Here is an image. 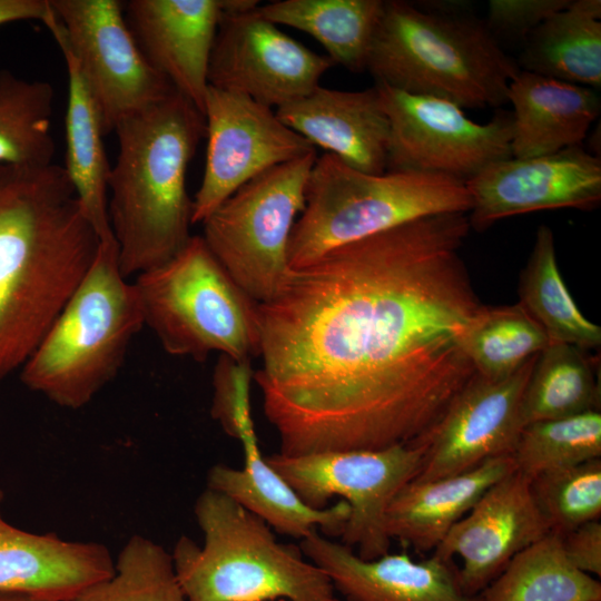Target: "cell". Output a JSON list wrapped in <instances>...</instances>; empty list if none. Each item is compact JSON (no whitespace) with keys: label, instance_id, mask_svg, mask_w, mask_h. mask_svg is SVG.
I'll return each instance as SVG.
<instances>
[{"label":"cell","instance_id":"cell-1","mask_svg":"<svg viewBox=\"0 0 601 601\" xmlns=\"http://www.w3.org/2000/svg\"><path fill=\"white\" fill-rule=\"evenodd\" d=\"M466 214L422 217L290 268L259 304L263 411L284 455L425 442L474 376Z\"/></svg>","mask_w":601,"mask_h":601},{"label":"cell","instance_id":"cell-2","mask_svg":"<svg viewBox=\"0 0 601 601\" xmlns=\"http://www.w3.org/2000/svg\"><path fill=\"white\" fill-rule=\"evenodd\" d=\"M99 244L63 166L0 164V382L37 348Z\"/></svg>","mask_w":601,"mask_h":601},{"label":"cell","instance_id":"cell-3","mask_svg":"<svg viewBox=\"0 0 601 601\" xmlns=\"http://www.w3.org/2000/svg\"><path fill=\"white\" fill-rule=\"evenodd\" d=\"M108 177V217L122 275L128 278L174 257L191 237L193 199L186 177L203 138V112L175 90L121 119Z\"/></svg>","mask_w":601,"mask_h":601},{"label":"cell","instance_id":"cell-4","mask_svg":"<svg viewBox=\"0 0 601 601\" xmlns=\"http://www.w3.org/2000/svg\"><path fill=\"white\" fill-rule=\"evenodd\" d=\"M466 1H385L366 70L394 89L461 108L508 102L520 68Z\"/></svg>","mask_w":601,"mask_h":601},{"label":"cell","instance_id":"cell-5","mask_svg":"<svg viewBox=\"0 0 601 601\" xmlns=\"http://www.w3.org/2000/svg\"><path fill=\"white\" fill-rule=\"evenodd\" d=\"M199 546L181 535L171 553L187 601H337L328 577L299 548L230 497L206 489L195 503Z\"/></svg>","mask_w":601,"mask_h":601},{"label":"cell","instance_id":"cell-6","mask_svg":"<svg viewBox=\"0 0 601 601\" xmlns=\"http://www.w3.org/2000/svg\"><path fill=\"white\" fill-rule=\"evenodd\" d=\"M145 326L134 286L122 275L115 238L96 257L68 302L21 367L20 378L66 408L88 404L119 372Z\"/></svg>","mask_w":601,"mask_h":601},{"label":"cell","instance_id":"cell-7","mask_svg":"<svg viewBox=\"0 0 601 601\" xmlns=\"http://www.w3.org/2000/svg\"><path fill=\"white\" fill-rule=\"evenodd\" d=\"M465 181L444 175L386 170L367 174L333 154L317 156L303 211L288 243L290 268L338 246L433 215L466 214Z\"/></svg>","mask_w":601,"mask_h":601},{"label":"cell","instance_id":"cell-8","mask_svg":"<svg viewBox=\"0 0 601 601\" xmlns=\"http://www.w3.org/2000/svg\"><path fill=\"white\" fill-rule=\"evenodd\" d=\"M144 324L173 356L205 362L219 353L260 356L259 304L227 273L203 236H191L166 263L136 276Z\"/></svg>","mask_w":601,"mask_h":601},{"label":"cell","instance_id":"cell-9","mask_svg":"<svg viewBox=\"0 0 601 601\" xmlns=\"http://www.w3.org/2000/svg\"><path fill=\"white\" fill-rule=\"evenodd\" d=\"M316 158L315 150L259 174L201 223L210 252L258 304L277 293L290 269L289 237Z\"/></svg>","mask_w":601,"mask_h":601},{"label":"cell","instance_id":"cell-10","mask_svg":"<svg viewBox=\"0 0 601 601\" xmlns=\"http://www.w3.org/2000/svg\"><path fill=\"white\" fill-rule=\"evenodd\" d=\"M426 450L427 442L381 450L274 453L266 460L312 509L326 508L333 496L343 497L351 513L341 543L355 546L359 558L373 560L390 551L386 510L396 493L418 474Z\"/></svg>","mask_w":601,"mask_h":601},{"label":"cell","instance_id":"cell-11","mask_svg":"<svg viewBox=\"0 0 601 601\" xmlns=\"http://www.w3.org/2000/svg\"><path fill=\"white\" fill-rule=\"evenodd\" d=\"M390 122L386 170L444 175L469 180L486 166L512 157V114L497 111L479 124L442 98L375 83Z\"/></svg>","mask_w":601,"mask_h":601},{"label":"cell","instance_id":"cell-12","mask_svg":"<svg viewBox=\"0 0 601 601\" xmlns=\"http://www.w3.org/2000/svg\"><path fill=\"white\" fill-rule=\"evenodd\" d=\"M93 98L105 136L176 89L139 49L117 0H49Z\"/></svg>","mask_w":601,"mask_h":601},{"label":"cell","instance_id":"cell-13","mask_svg":"<svg viewBox=\"0 0 601 601\" xmlns=\"http://www.w3.org/2000/svg\"><path fill=\"white\" fill-rule=\"evenodd\" d=\"M207 149L193 224L203 223L226 198L259 174L316 148L286 126L273 108L208 86L203 110Z\"/></svg>","mask_w":601,"mask_h":601},{"label":"cell","instance_id":"cell-14","mask_svg":"<svg viewBox=\"0 0 601 601\" xmlns=\"http://www.w3.org/2000/svg\"><path fill=\"white\" fill-rule=\"evenodd\" d=\"M256 9L225 11L223 2L208 85L277 109L312 92L334 62L283 32Z\"/></svg>","mask_w":601,"mask_h":601},{"label":"cell","instance_id":"cell-15","mask_svg":"<svg viewBox=\"0 0 601 601\" xmlns=\"http://www.w3.org/2000/svg\"><path fill=\"white\" fill-rule=\"evenodd\" d=\"M470 228L484 230L513 215L595 209L601 201V157L582 145L529 158L495 161L465 181Z\"/></svg>","mask_w":601,"mask_h":601},{"label":"cell","instance_id":"cell-16","mask_svg":"<svg viewBox=\"0 0 601 601\" xmlns=\"http://www.w3.org/2000/svg\"><path fill=\"white\" fill-rule=\"evenodd\" d=\"M538 356L502 380L475 373L427 435L423 465L414 479L446 477L512 455L524 427L522 400Z\"/></svg>","mask_w":601,"mask_h":601},{"label":"cell","instance_id":"cell-17","mask_svg":"<svg viewBox=\"0 0 601 601\" xmlns=\"http://www.w3.org/2000/svg\"><path fill=\"white\" fill-rule=\"evenodd\" d=\"M549 533L532 497L530 480L514 470L483 493L433 555L442 560L460 556L462 590L479 595L518 553Z\"/></svg>","mask_w":601,"mask_h":601},{"label":"cell","instance_id":"cell-18","mask_svg":"<svg viewBox=\"0 0 601 601\" xmlns=\"http://www.w3.org/2000/svg\"><path fill=\"white\" fill-rule=\"evenodd\" d=\"M299 549L331 580L347 601H482L462 590L452 560L435 555L414 561L407 552L386 553L373 560L312 531Z\"/></svg>","mask_w":601,"mask_h":601},{"label":"cell","instance_id":"cell-19","mask_svg":"<svg viewBox=\"0 0 601 601\" xmlns=\"http://www.w3.org/2000/svg\"><path fill=\"white\" fill-rule=\"evenodd\" d=\"M124 13L147 61L203 112L223 0H130Z\"/></svg>","mask_w":601,"mask_h":601},{"label":"cell","instance_id":"cell-20","mask_svg":"<svg viewBox=\"0 0 601 601\" xmlns=\"http://www.w3.org/2000/svg\"><path fill=\"white\" fill-rule=\"evenodd\" d=\"M275 111L314 147L349 167L367 174L386 171L390 122L375 86L349 91L319 85Z\"/></svg>","mask_w":601,"mask_h":601},{"label":"cell","instance_id":"cell-21","mask_svg":"<svg viewBox=\"0 0 601 601\" xmlns=\"http://www.w3.org/2000/svg\"><path fill=\"white\" fill-rule=\"evenodd\" d=\"M115 573L108 548L72 542L55 533L20 530L0 514V591L72 601L91 584Z\"/></svg>","mask_w":601,"mask_h":601},{"label":"cell","instance_id":"cell-22","mask_svg":"<svg viewBox=\"0 0 601 601\" xmlns=\"http://www.w3.org/2000/svg\"><path fill=\"white\" fill-rule=\"evenodd\" d=\"M506 100L513 107L511 154L529 158L582 145L601 110L595 89L521 70Z\"/></svg>","mask_w":601,"mask_h":601},{"label":"cell","instance_id":"cell-23","mask_svg":"<svg viewBox=\"0 0 601 601\" xmlns=\"http://www.w3.org/2000/svg\"><path fill=\"white\" fill-rule=\"evenodd\" d=\"M244 451L243 469L216 464L207 475V487L219 492L263 519L278 533L302 540L314 530L341 536L351 510L341 500L333 506H307L263 455L254 424L237 436Z\"/></svg>","mask_w":601,"mask_h":601},{"label":"cell","instance_id":"cell-24","mask_svg":"<svg viewBox=\"0 0 601 601\" xmlns=\"http://www.w3.org/2000/svg\"><path fill=\"white\" fill-rule=\"evenodd\" d=\"M514 470L512 455H503L455 475L411 480L386 510L387 535L418 552L434 551L483 493Z\"/></svg>","mask_w":601,"mask_h":601},{"label":"cell","instance_id":"cell-25","mask_svg":"<svg viewBox=\"0 0 601 601\" xmlns=\"http://www.w3.org/2000/svg\"><path fill=\"white\" fill-rule=\"evenodd\" d=\"M52 9V8H51ZM43 24L57 42L68 75L66 164L83 215L100 240L114 238L108 217V162L104 130L93 98L61 32L53 10Z\"/></svg>","mask_w":601,"mask_h":601},{"label":"cell","instance_id":"cell-26","mask_svg":"<svg viewBox=\"0 0 601 601\" xmlns=\"http://www.w3.org/2000/svg\"><path fill=\"white\" fill-rule=\"evenodd\" d=\"M521 70L565 82L601 87V1L570 0L525 40Z\"/></svg>","mask_w":601,"mask_h":601},{"label":"cell","instance_id":"cell-27","mask_svg":"<svg viewBox=\"0 0 601 601\" xmlns=\"http://www.w3.org/2000/svg\"><path fill=\"white\" fill-rule=\"evenodd\" d=\"M384 4L383 0H278L259 4L256 11L276 26L312 36L334 65L361 72L366 70Z\"/></svg>","mask_w":601,"mask_h":601},{"label":"cell","instance_id":"cell-28","mask_svg":"<svg viewBox=\"0 0 601 601\" xmlns=\"http://www.w3.org/2000/svg\"><path fill=\"white\" fill-rule=\"evenodd\" d=\"M520 304L544 329L550 342L581 349L601 344V328L589 321L571 297L558 267L552 229L541 225L522 272Z\"/></svg>","mask_w":601,"mask_h":601},{"label":"cell","instance_id":"cell-29","mask_svg":"<svg viewBox=\"0 0 601 601\" xmlns=\"http://www.w3.org/2000/svg\"><path fill=\"white\" fill-rule=\"evenodd\" d=\"M481 597L482 601H601V583L575 569L560 535L550 532L518 553Z\"/></svg>","mask_w":601,"mask_h":601},{"label":"cell","instance_id":"cell-30","mask_svg":"<svg viewBox=\"0 0 601 601\" xmlns=\"http://www.w3.org/2000/svg\"><path fill=\"white\" fill-rule=\"evenodd\" d=\"M600 391L584 349L550 342L539 354L522 400L529 423L599 411Z\"/></svg>","mask_w":601,"mask_h":601},{"label":"cell","instance_id":"cell-31","mask_svg":"<svg viewBox=\"0 0 601 601\" xmlns=\"http://www.w3.org/2000/svg\"><path fill=\"white\" fill-rule=\"evenodd\" d=\"M52 106L53 88L49 82L0 70V164H52Z\"/></svg>","mask_w":601,"mask_h":601},{"label":"cell","instance_id":"cell-32","mask_svg":"<svg viewBox=\"0 0 601 601\" xmlns=\"http://www.w3.org/2000/svg\"><path fill=\"white\" fill-rule=\"evenodd\" d=\"M550 343L544 329L520 304L485 306L464 335V349L480 376L496 381L516 372Z\"/></svg>","mask_w":601,"mask_h":601},{"label":"cell","instance_id":"cell-33","mask_svg":"<svg viewBox=\"0 0 601 601\" xmlns=\"http://www.w3.org/2000/svg\"><path fill=\"white\" fill-rule=\"evenodd\" d=\"M512 457L515 470L529 480L543 472L600 459V411L526 424Z\"/></svg>","mask_w":601,"mask_h":601},{"label":"cell","instance_id":"cell-34","mask_svg":"<svg viewBox=\"0 0 601 601\" xmlns=\"http://www.w3.org/2000/svg\"><path fill=\"white\" fill-rule=\"evenodd\" d=\"M72 601H187L171 554L160 544L132 535L121 549L115 573Z\"/></svg>","mask_w":601,"mask_h":601},{"label":"cell","instance_id":"cell-35","mask_svg":"<svg viewBox=\"0 0 601 601\" xmlns=\"http://www.w3.org/2000/svg\"><path fill=\"white\" fill-rule=\"evenodd\" d=\"M550 532L563 535L601 515V459L543 472L530 480Z\"/></svg>","mask_w":601,"mask_h":601},{"label":"cell","instance_id":"cell-36","mask_svg":"<svg viewBox=\"0 0 601 601\" xmlns=\"http://www.w3.org/2000/svg\"><path fill=\"white\" fill-rule=\"evenodd\" d=\"M253 373L250 362L236 361L226 355L219 356L214 368L210 414L234 439L253 423L249 403Z\"/></svg>","mask_w":601,"mask_h":601},{"label":"cell","instance_id":"cell-37","mask_svg":"<svg viewBox=\"0 0 601 601\" xmlns=\"http://www.w3.org/2000/svg\"><path fill=\"white\" fill-rule=\"evenodd\" d=\"M569 2L570 0H490L484 23L500 46L502 41L523 46L544 20Z\"/></svg>","mask_w":601,"mask_h":601},{"label":"cell","instance_id":"cell-38","mask_svg":"<svg viewBox=\"0 0 601 601\" xmlns=\"http://www.w3.org/2000/svg\"><path fill=\"white\" fill-rule=\"evenodd\" d=\"M568 561L579 571L601 577V522L583 523L560 536Z\"/></svg>","mask_w":601,"mask_h":601},{"label":"cell","instance_id":"cell-39","mask_svg":"<svg viewBox=\"0 0 601 601\" xmlns=\"http://www.w3.org/2000/svg\"><path fill=\"white\" fill-rule=\"evenodd\" d=\"M50 12L48 0H0V26L23 20L43 23Z\"/></svg>","mask_w":601,"mask_h":601},{"label":"cell","instance_id":"cell-40","mask_svg":"<svg viewBox=\"0 0 601 601\" xmlns=\"http://www.w3.org/2000/svg\"><path fill=\"white\" fill-rule=\"evenodd\" d=\"M0 601H50L32 594L14 591H0Z\"/></svg>","mask_w":601,"mask_h":601},{"label":"cell","instance_id":"cell-41","mask_svg":"<svg viewBox=\"0 0 601 601\" xmlns=\"http://www.w3.org/2000/svg\"><path fill=\"white\" fill-rule=\"evenodd\" d=\"M3 499V492L0 490V502L2 501Z\"/></svg>","mask_w":601,"mask_h":601},{"label":"cell","instance_id":"cell-42","mask_svg":"<svg viewBox=\"0 0 601 601\" xmlns=\"http://www.w3.org/2000/svg\"><path fill=\"white\" fill-rule=\"evenodd\" d=\"M273 601H287V600H273Z\"/></svg>","mask_w":601,"mask_h":601},{"label":"cell","instance_id":"cell-43","mask_svg":"<svg viewBox=\"0 0 601 601\" xmlns=\"http://www.w3.org/2000/svg\"><path fill=\"white\" fill-rule=\"evenodd\" d=\"M337 601H339V600H337Z\"/></svg>","mask_w":601,"mask_h":601}]
</instances>
